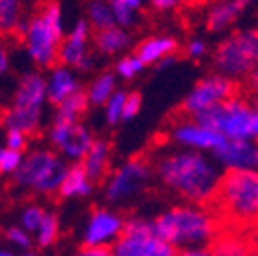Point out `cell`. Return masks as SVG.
<instances>
[{
	"label": "cell",
	"instance_id": "6da1fadb",
	"mask_svg": "<svg viewBox=\"0 0 258 256\" xmlns=\"http://www.w3.org/2000/svg\"><path fill=\"white\" fill-rule=\"evenodd\" d=\"M160 183L183 203L212 204L224 170L212 154L174 147L161 152L154 163Z\"/></svg>",
	"mask_w": 258,
	"mask_h": 256
},
{
	"label": "cell",
	"instance_id": "7a4b0ae2",
	"mask_svg": "<svg viewBox=\"0 0 258 256\" xmlns=\"http://www.w3.org/2000/svg\"><path fill=\"white\" fill-rule=\"evenodd\" d=\"M154 229L177 251L210 247L222 231V220L210 204L181 203L153 219Z\"/></svg>",
	"mask_w": 258,
	"mask_h": 256
},
{
	"label": "cell",
	"instance_id": "3957f363",
	"mask_svg": "<svg viewBox=\"0 0 258 256\" xmlns=\"http://www.w3.org/2000/svg\"><path fill=\"white\" fill-rule=\"evenodd\" d=\"M222 224L249 231L258 228V168L224 172L212 203Z\"/></svg>",
	"mask_w": 258,
	"mask_h": 256
},
{
	"label": "cell",
	"instance_id": "277c9868",
	"mask_svg": "<svg viewBox=\"0 0 258 256\" xmlns=\"http://www.w3.org/2000/svg\"><path fill=\"white\" fill-rule=\"evenodd\" d=\"M18 32L29 59L38 68L56 67L64 40L63 15L56 0L43 2L27 20H22Z\"/></svg>",
	"mask_w": 258,
	"mask_h": 256
},
{
	"label": "cell",
	"instance_id": "5b68a950",
	"mask_svg": "<svg viewBox=\"0 0 258 256\" xmlns=\"http://www.w3.org/2000/svg\"><path fill=\"white\" fill-rule=\"evenodd\" d=\"M47 97V77L40 72H27L18 81L13 102L2 113V125L8 131L34 133L41 124Z\"/></svg>",
	"mask_w": 258,
	"mask_h": 256
},
{
	"label": "cell",
	"instance_id": "8992f818",
	"mask_svg": "<svg viewBox=\"0 0 258 256\" xmlns=\"http://www.w3.org/2000/svg\"><path fill=\"white\" fill-rule=\"evenodd\" d=\"M69 168V161L63 156L48 149H36L25 154L20 168L13 176V181L20 188L41 196H52L59 194Z\"/></svg>",
	"mask_w": 258,
	"mask_h": 256
},
{
	"label": "cell",
	"instance_id": "52a82bcc",
	"mask_svg": "<svg viewBox=\"0 0 258 256\" xmlns=\"http://www.w3.org/2000/svg\"><path fill=\"white\" fill-rule=\"evenodd\" d=\"M214 127L224 140L258 142V109L256 104L244 95H233L212 111L198 116Z\"/></svg>",
	"mask_w": 258,
	"mask_h": 256
},
{
	"label": "cell",
	"instance_id": "ba28073f",
	"mask_svg": "<svg viewBox=\"0 0 258 256\" xmlns=\"http://www.w3.org/2000/svg\"><path fill=\"white\" fill-rule=\"evenodd\" d=\"M258 65V31L240 29L224 38L215 48L214 67L233 81L246 79Z\"/></svg>",
	"mask_w": 258,
	"mask_h": 256
},
{
	"label": "cell",
	"instance_id": "9c48e42d",
	"mask_svg": "<svg viewBox=\"0 0 258 256\" xmlns=\"http://www.w3.org/2000/svg\"><path fill=\"white\" fill-rule=\"evenodd\" d=\"M111 251L113 256H177V249L156 233L153 219L145 217H129Z\"/></svg>",
	"mask_w": 258,
	"mask_h": 256
},
{
	"label": "cell",
	"instance_id": "30bf717a",
	"mask_svg": "<svg viewBox=\"0 0 258 256\" xmlns=\"http://www.w3.org/2000/svg\"><path fill=\"white\" fill-rule=\"evenodd\" d=\"M153 177V167L144 158L124 161L108 176L104 183V199L109 204H125L144 192Z\"/></svg>",
	"mask_w": 258,
	"mask_h": 256
},
{
	"label": "cell",
	"instance_id": "8fae6325",
	"mask_svg": "<svg viewBox=\"0 0 258 256\" xmlns=\"http://www.w3.org/2000/svg\"><path fill=\"white\" fill-rule=\"evenodd\" d=\"M237 95V81L215 72L199 79L194 84V88L186 93L181 104V111L185 116H198L212 111L221 106L228 99Z\"/></svg>",
	"mask_w": 258,
	"mask_h": 256
},
{
	"label": "cell",
	"instance_id": "7c38bea8",
	"mask_svg": "<svg viewBox=\"0 0 258 256\" xmlns=\"http://www.w3.org/2000/svg\"><path fill=\"white\" fill-rule=\"evenodd\" d=\"M125 222L122 213L113 208H95L88 215L85 228L81 231V242L83 245L92 247H109L117 244L125 229Z\"/></svg>",
	"mask_w": 258,
	"mask_h": 256
},
{
	"label": "cell",
	"instance_id": "4fadbf2b",
	"mask_svg": "<svg viewBox=\"0 0 258 256\" xmlns=\"http://www.w3.org/2000/svg\"><path fill=\"white\" fill-rule=\"evenodd\" d=\"M48 140L67 161L81 163L92 149L95 138L81 122H54L48 131Z\"/></svg>",
	"mask_w": 258,
	"mask_h": 256
},
{
	"label": "cell",
	"instance_id": "5bb4252c",
	"mask_svg": "<svg viewBox=\"0 0 258 256\" xmlns=\"http://www.w3.org/2000/svg\"><path fill=\"white\" fill-rule=\"evenodd\" d=\"M169 138L176 147L206 152V154H212L224 142V138L214 127L194 116H183L174 122L169 131Z\"/></svg>",
	"mask_w": 258,
	"mask_h": 256
},
{
	"label": "cell",
	"instance_id": "9a60e30c",
	"mask_svg": "<svg viewBox=\"0 0 258 256\" xmlns=\"http://www.w3.org/2000/svg\"><path fill=\"white\" fill-rule=\"evenodd\" d=\"M90 41H93V38L88 20L86 18L77 20L72 31L63 40L59 50V63L64 67L76 68V70H90L93 67Z\"/></svg>",
	"mask_w": 258,
	"mask_h": 256
},
{
	"label": "cell",
	"instance_id": "2e32d148",
	"mask_svg": "<svg viewBox=\"0 0 258 256\" xmlns=\"http://www.w3.org/2000/svg\"><path fill=\"white\" fill-rule=\"evenodd\" d=\"M214 160L224 172L256 170L258 142L253 140H224L214 152Z\"/></svg>",
	"mask_w": 258,
	"mask_h": 256
},
{
	"label": "cell",
	"instance_id": "e0dca14e",
	"mask_svg": "<svg viewBox=\"0 0 258 256\" xmlns=\"http://www.w3.org/2000/svg\"><path fill=\"white\" fill-rule=\"evenodd\" d=\"M258 0H215L205 15L206 29L212 32H222L235 24L240 15Z\"/></svg>",
	"mask_w": 258,
	"mask_h": 256
},
{
	"label": "cell",
	"instance_id": "ac0fdd59",
	"mask_svg": "<svg viewBox=\"0 0 258 256\" xmlns=\"http://www.w3.org/2000/svg\"><path fill=\"white\" fill-rule=\"evenodd\" d=\"M177 52V40L169 34H154V36L145 38L140 45L137 47V56L145 63V67L149 65H156V67L163 68L174 61V56Z\"/></svg>",
	"mask_w": 258,
	"mask_h": 256
},
{
	"label": "cell",
	"instance_id": "d6986e66",
	"mask_svg": "<svg viewBox=\"0 0 258 256\" xmlns=\"http://www.w3.org/2000/svg\"><path fill=\"white\" fill-rule=\"evenodd\" d=\"M210 247L215 256H258L253 238L247 233L233 228L222 229Z\"/></svg>",
	"mask_w": 258,
	"mask_h": 256
},
{
	"label": "cell",
	"instance_id": "ffe728a7",
	"mask_svg": "<svg viewBox=\"0 0 258 256\" xmlns=\"http://www.w3.org/2000/svg\"><path fill=\"white\" fill-rule=\"evenodd\" d=\"M79 81L74 70L64 65H56L48 70L47 76V97L48 102H52L54 106L61 104L63 100H67L70 95L79 92Z\"/></svg>",
	"mask_w": 258,
	"mask_h": 256
},
{
	"label": "cell",
	"instance_id": "44dd1931",
	"mask_svg": "<svg viewBox=\"0 0 258 256\" xmlns=\"http://www.w3.org/2000/svg\"><path fill=\"white\" fill-rule=\"evenodd\" d=\"M95 181L86 174L81 163H70V168L59 188V196L64 199H83L92 196Z\"/></svg>",
	"mask_w": 258,
	"mask_h": 256
},
{
	"label": "cell",
	"instance_id": "7402d4cb",
	"mask_svg": "<svg viewBox=\"0 0 258 256\" xmlns=\"http://www.w3.org/2000/svg\"><path fill=\"white\" fill-rule=\"evenodd\" d=\"M93 45L104 56H117L127 50V47L131 45V34L127 32V29L115 25L104 31H97L93 34Z\"/></svg>",
	"mask_w": 258,
	"mask_h": 256
},
{
	"label": "cell",
	"instance_id": "603a6c76",
	"mask_svg": "<svg viewBox=\"0 0 258 256\" xmlns=\"http://www.w3.org/2000/svg\"><path fill=\"white\" fill-rule=\"evenodd\" d=\"M109 158H111V147L108 142L95 140L81 165L93 181H101L109 172Z\"/></svg>",
	"mask_w": 258,
	"mask_h": 256
},
{
	"label": "cell",
	"instance_id": "cb8c5ba5",
	"mask_svg": "<svg viewBox=\"0 0 258 256\" xmlns=\"http://www.w3.org/2000/svg\"><path fill=\"white\" fill-rule=\"evenodd\" d=\"M115 92H117V74L101 72L90 83L86 95H88L90 106H104Z\"/></svg>",
	"mask_w": 258,
	"mask_h": 256
},
{
	"label": "cell",
	"instance_id": "d4e9b609",
	"mask_svg": "<svg viewBox=\"0 0 258 256\" xmlns=\"http://www.w3.org/2000/svg\"><path fill=\"white\" fill-rule=\"evenodd\" d=\"M90 106L88 95L85 90H79L74 95H70L67 100L56 106V116L54 122H79L81 115L86 113Z\"/></svg>",
	"mask_w": 258,
	"mask_h": 256
},
{
	"label": "cell",
	"instance_id": "484cf974",
	"mask_svg": "<svg viewBox=\"0 0 258 256\" xmlns=\"http://www.w3.org/2000/svg\"><path fill=\"white\" fill-rule=\"evenodd\" d=\"M86 20L97 31L115 27V9L109 0H90L86 6Z\"/></svg>",
	"mask_w": 258,
	"mask_h": 256
},
{
	"label": "cell",
	"instance_id": "4316f807",
	"mask_svg": "<svg viewBox=\"0 0 258 256\" xmlns=\"http://www.w3.org/2000/svg\"><path fill=\"white\" fill-rule=\"evenodd\" d=\"M59 233H61V222H59L57 213L47 212L41 226L36 229V233H34V244L40 249L52 247L57 242V238H59Z\"/></svg>",
	"mask_w": 258,
	"mask_h": 256
},
{
	"label": "cell",
	"instance_id": "83f0119b",
	"mask_svg": "<svg viewBox=\"0 0 258 256\" xmlns=\"http://www.w3.org/2000/svg\"><path fill=\"white\" fill-rule=\"evenodd\" d=\"M22 24V0H0V36L13 34Z\"/></svg>",
	"mask_w": 258,
	"mask_h": 256
},
{
	"label": "cell",
	"instance_id": "f1b7e54d",
	"mask_svg": "<svg viewBox=\"0 0 258 256\" xmlns=\"http://www.w3.org/2000/svg\"><path fill=\"white\" fill-rule=\"evenodd\" d=\"M4 240L9 247H13L16 252H24L31 251L34 247V235L29 233L25 228H22L20 224H13L8 226L4 231Z\"/></svg>",
	"mask_w": 258,
	"mask_h": 256
},
{
	"label": "cell",
	"instance_id": "f546056e",
	"mask_svg": "<svg viewBox=\"0 0 258 256\" xmlns=\"http://www.w3.org/2000/svg\"><path fill=\"white\" fill-rule=\"evenodd\" d=\"M48 210H45L41 204L38 203H29L25 204L24 208H22L20 212V222L18 224L22 226V228H25L29 233H36V229L41 226V222H43L45 215H47Z\"/></svg>",
	"mask_w": 258,
	"mask_h": 256
},
{
	"label": "cell",
	"instance_id": "4dcf8cb0",
	"mask_svg": "<svg viewBox=\"0 0 258 256\" xmlns=\"http://www.w3.org/2000/svg\"><path fill=\"white\" fill-rule=\"evenodd\" d=\"M145 70V63L137 54H125L115 65V74L124 81H131Z\"/></svg>",
	"mask_w": 258,
	"mask_h": 256
},
{
	"label": "cell",
	"instance_id": "1f68e13d",
	"mask_svg": "<svg viewBox=\"0 0 258 256\" xmlns=\"http://www.w3.org/2000/svg\"><path fill=\"white\" fill-rule=\"evenodd\" d=\"M125 100H127V92L124 90H117L113 93V97L104 104V118L109 125H115L118 122L124 120V108Z\"/></svg>",
	"mask_w": 258,
	"mask_h": 256
},
{
	"label": "cell",
	"instance_id": "d6a6232c",
	"mask_svg": "<svg viewBox=\"0 0 258 256\" xmlns=\"http://www.w3.org/2000/svg\"><path fill=\"white\" fill-rule=\"evenodd\" d=\"M25 154L15 149L2 147L0 149V176H15V172L20 168Z\"/></svg>",
	"mask_w": 258,
	"mask_h": 256
},
{
	"label": "cell",
	"instance_id": "836d02e7",
	"mask_svg": "<svg viewBox=\"0 0 258 256\" xmlns=\"http://www.w3.org/2000/svg\"><path fill=\"white\" fill-rule=\"evenodd\" d=\"M115 9V25L122 29H131L138 20V11L133 8H127V6H117L113 4Z\"/></svg>",
	"mask_w": 258,
	"mask_h": 256
},
{
	"label": "cell",
	"instance_id": "e575fe53",
	"mask_svg": "<svg viewBox=\"0 0 258 256\" xmlns=\"http://www.w3.org/2000/svg\"><path fill=\"white\" fill-rule=\"evenodd\" d=\"M185 52L188 57H192V59H201V57L206 56V52H208V45H206V41L203 40V38H190L188 41H186L185 45Z\"/></svg>",
	"mask_w": 258,
	"mask_h": 256
},
{
	"label": "cell",
	"instance_id": "d590c367",
	"mask_svg": "<svg viewBox=\"0 0 258 256\" xmlns=\"http://www.w3.org/2000/svg\"><path fill=\"white\" fill-rule=\"evenodd\" d=\"M190 0H145V4L151 6L153 9L160 13H169V11H177V9L185 8Z\"/></svg>",
	"mask_w": 258,
	"mask_h": 256
},
{
	"label": "cell",
	"instance_id": "8d00e7d4",
	"mask_svg": "<svg viewBox=\"0 0 258 256\" xmlns=\"http://www.w3.org/2000/svg\"><path fill=\"white\" fill-rule=\"evenodd\" d=\"M27 136L29 135H25L22 131H8V135H6V147L24 152V149L27 147Z\"/></svg>",
	"mask_w": 258,
	"mask_h": 256
},
{
	"label": "cell",
	"instance_id": "74e56055",
	"mask_svg": "<svg viewBox=\"0 0 258 256\" xmlns=\"http://www.w3.org/2000/svg\"><path fill=\"white\" fill-rule=\"evenodd\" d=\"M142 108V97L138 93H127V100H125L124 108V120H131L140 113Z\"/></svg>",
	"mask_w": 258,
	"mask_h": 256
},
{
	"label": "cell",
	"instance_id": "f35d334b",
	"mask_svg": "<svg viewBox=\"0 0 258 256\" xmlns=\"http://www.w3.org/2000/svg\"><path fill=\"white\" fill-rule=\"evenodd\" d=\"M72 256H113L109 247H92V245H81Z\"/></svg>",
	"mask_w": 258,
	"mask_h": 256
},
{
	"label": "cell",
	"instance_id": "ab89813d",
	"mask_svg": "<svg viewBox=\"0 0 258 256\" xmlns=\"http://www.w3.org/2000/svg\"><path fill=\"white\" fill-rule=\"evenodd\" d=\"M246 90L251 93V95L254 97V99H258V65L251 70V74L246 77Z\"/></svg>",
	"mask_w": 258,
	"mask_h": 256
},
{
	"label": "cell",
	"instance_id": "60d3db41",
	"mask_svg": "<svg viewBox=\"0 0 258 256\" xmlns=\"http://www.w3.org/2000/svg\"><path fill=\"white\" fill-rule=\"evenodd\" d=\"M9 70V50L6 43L0 40V77Z\"/></svg>",
	"mask_w": 258,
	"mask_h": 256
},
{
	"label": "cell",
	"instance_id": "b9f144b4",
	"mask_svg": "<svg viewBox=\"0 0 258 256\" xmlns=\"http://www.w3.org/2000/svg\"><path fill=\"white\" fill-rule=\"evenodd\" d=\"M177 256H215L212 247H196V249H183L177 251Z\"/></svg>",
	"mask_w": 258,
	"mask_h": 256
},
{
	"label": "cell",
	"instance_id": "7bdbcfd3",
	"mask_svg": "<svg viewBox=\"0 0 258 256\" xmlns=\"http://www.w3.org/2000/svg\"><path fill=\"white\" fill-rule=\"evenodd\" d=\"M111 4H117V6H127V8H133V9H140L144 6L145 0H109Z\"/></svg>",
	"mask_w": 258,
	"mask_h": 256
},
{
	"label": "cell",
	"instance_id": "ee69618b",
	"mask_svg": "<svg viewBox=\"0 0 258 256\" xmlns=\"http://www.w3.org/2000/svg\"><path fill=\"white\" fill-rule=\"evenodd\" d=\"M0 256H18V252L8 244H0Z\"/></svg>",
	"mask_w": 258,
	"mask_h": 256
},
{
	"label": "cell",
	"instance_id": "f6af8a7d",
	"mask_svg": "<svg viewBox=\"0 0 258 256\" xmlns=\"http://www.w3.org/2000/svg\"><path fill=\"white\" fill-rule=\"evenodd\" d=\"M251 238H253V244H254V247H256V252H258V228L253 229V235H251Z\"/></svg>",
	"mask_w": 258,
	"mask_h": 256
},
{
	"label": "cell",
	"instance_id": "bcb514c9",
	"mask_svg": "<svg viewBox=\"0 0 258 256\" xmlns=\"http://www.w3.org/2000/svg\"><path fill=\"white\" fill-rule=\"evenodd\" d=\"M18 256H40V252H36V251H34V249H31V251L18 252Z\"/></svg>",
	"mask_w": 258,
	"mask_h": 256
},
{
	"label": "cell",
	"instance_id": "7dc6e473",
	"mask_svg": "<svg viewBox=\"0 0 258 256\" xmlns=\"http://www.w3.org/2000/svg\"><path fill=\"white\" fill-rule=\"evenodd\" d=\"M254 104H256V109H258V99H256V100H254Z\"/></svg>",
	"mask_w": 258,
	"mask_h": 256
}]
</instances>
